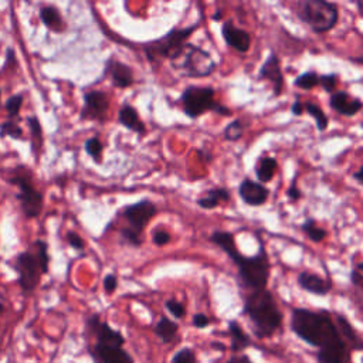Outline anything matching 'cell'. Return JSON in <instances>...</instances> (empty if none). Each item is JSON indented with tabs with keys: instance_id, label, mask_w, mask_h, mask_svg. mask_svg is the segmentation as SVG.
I'll return each instance as SVG.
<instances>
[{
	"instance_id": "6da1fadb",
	"label": "cell",
	"mask_w": 363,
	"mask_h": 363,
	"mask_svg": "<svg viewBox=\"0 0 363 363\" xmlns=\"http://www.w3.org/2000/svg\"><path fill=\"white\" fill-rule=\"evenodd\" d=\"M291 329L298 337L319 349V363H349V347L328 311L295 308L291 315Z\"/></svg>"
},
{
	"instance_id": "7a4b0ae2",
	"label": "cell",
	"mask_w": 363,
	"mask_h": 363,
	"mask_svg": "<svg viewBox=\"0 0 363 363\" xmlns=\"http://www.w3.org/2000/svg\"><path fill=\"white\" fill-rule=\"evenodd\" d=\"M208 240L221 248L233 264L237 267L240 284L251 291L265 289L269 279V258L265 251V247L258 240V251L254 255H244L238 251L234 234L230 231L216 230L210 234Z\"/></svg>"
},
{
	"instance_id": "3957f363",
	"label": "cell",
	"mask_w": 363,
	"mask_h": 363,
	"mask_svg": "<svg viewBox=\"0 0 363 363\" xmlns=\"http://www.w3.org/2000/svg\"><path fill=\"white\" fill-rule=\"evenodd\" d=\"M86 332L94 342L88 350L95 363H133L132 356L123 349V335L111 328L99 315H91L86 319Z\"/></svg>"
},
{
	"instance_id": "277c9868",
	"label": "cell",
	"mask_w": 363,
	"mask_h": 363,
	"mask_svg": "<svg viewBox=\"0 0 363 363\" xmlns=\"http://www.w3.org/2000/svg\"><path fill=\"white\" fill-rule=\"evenodd\" d=\"M242 311L252 323L254 333L258 337L272 336L282 325V312L267 288L247 294Z\"/></svg>"
},
{
	"instance_id": "5b68a950",
	"label": "cell",
	"mask_w": 363,
	"mask_h": 363,
	"mask_svg": "<svg viewBox=\"0 0 363 363\" xmlns=\"http://www.w3.org/2000/svg\"><path fill=\"white\" fill-rule=\"evenodd\" d=\"M296 17L313 33L323 34L330 31L339 21V9L326 0H302L295 7Z\"/></svg>"
},
{
	"instance_id": "8992f818",
	"label": "cell",
	"mask_w": 363,
	"mask_h": 363,
	"mask_svg": "<svg viewBox=\"0 0 363 363\" xmlns=\"http://www.w3.org/2000/svg\"><path fill=\"white\" fill-rule=\"evenodd\" d=\"M180 104L183 112L190 119H197L206 112L211 111L223 116H231L233 112L225 105L217 102L216 91L213 86L189 85L180 95Z\"/></svg>"
},
{
	"instance_id": "52a82bcc",
	"label": "cell",
	"mask_w": 363,
	"mask_h": 363,
	"mask_svg": "<svg viewBox=\"0 0 363 363\" xmlns=\"http://www.w3.org/2000/svg\"><path fill=\"white\" fill-rule=\"evenodd\" d=\"M199 23H194L187 27L182 28H172L160 38H156L153 41H149L143 45L146 58L150 62H156L159 60H174L183 50V47L187 44L189 37L193 34V31L197 28Z\"/></svg>"
},
{
	"instance_id": "ba28073f",
	"label": "cell",
	"mask_w": 363,
	"mask_h": 363,
	"mask_svg": "<svg viewBox=\"0 0 363 363\" xmlns=\"http://www.w3.org/2000/svg\"><path fill=\"white\" fill-rule=\"evenodd\" d=\"M173 68L187 78H204L214 72L216 62L210 52L194 44H186L182 52L170 61Z\"/></svg>"
},
{
	"instance_id": "9c48e42d",
	"label": "cell",
	"mask_w": 363,
	"mask_h": 363,
	"mask_svg": "<svg viewBox=\"0 0 363 363\" xmlns=\"http://www.w3.org/2000/svg\"><path fill=\"white\" fill-rule=\"evenodd\" d=\"M13 269L17 274V282L24 294H31L40 284V278L43 274L40 261L34 251H23L20 252L13 264Z\"/></svg>"
},
{
	"instance_id": "30bf717a",
	"label": "cell",
	"mask_w": 363,
	"mask_h": 363,
	"mask_svg": "<svg viewBox=\"0 0 363 363\" xmlns=\"http://www.w3.org/2000/svg\"><path fill=\"white\" fill-rule=\"evenodd\" d=\"M10 183L18 189L17 199L21 206V211L27 218H35L40 216L43 210L44 196L34 187L30 177L21 172H17L11 179Z\"/></svg>"
},
{
	"instance_id": "8fae6325",
	"label": "cell",
	"mask_w": 363,
	"mask_h": 363,
	"mask_svg": "<svg viewBox=\"0 0 363 363\" xmlns=\"http://www.w3.org/2000/svg\"><path fill=\"white\" fill-rule=\"evenodd\" d=\"M156 213H157L156 204L147 199H143L133 204L126 206L122 210V217L128 223L126 227L129 230L143 235L145 227L150 223V220L156 216Z\"/></svg>"
},
{
	"instance_id": "7c38bea8",
	"label": "cell",
	"mask_w": 363,
	"mask_h": 363,
	"mask_svg": "<svg viewBox=\"0 0 363 363\" xmlns=\"http://www.w3.org/2000/svg\"><path fill=\"white\" fill-rule=\"evenodd\" d=\"M109 108V101L102 91H88L84 95V105L79 112L82 121H102L106 116Z\"/></svg>"
},
{
	"instance_id": "4fadbf2b",
	"label": "cell",
	"mask_w": 363,
	"mask_h": 363,
	"mask_svg": "<svg viewBox=\"0 0 363 363\" xmlns=\"http://www.w3.org/2000/svg\"><path fill=\"white\" fill-rule=\"evenodd\" d=\"M258 79H265L271 82L272 85V92L274 96H279L284 89V74H282V67L281 61L277 54L271 52L267 60L262 62L258 71Z\"/></svg>"
},
{
	"instance_id": "5bb4252c",
	"label": "cell",
	"mask_w": 363,
	"mask_h": 363,
	"mask_svg": "<svg viewBox=\"0 0 363 363\" xmlns=\"http://www.w3.org/2000/svg\"><path fill=\"white\" fill-rule=\"evenodd\" d=\"M238 196L247 206L258 207L268 200L269 190L264 184L245 177L238 186Z\"/></svg>"
},
{
	"instance_id": "9a60e30c",
	"label": "cell",
	"mask_w": 363,
	"mask_h": 363,
	"mask_svg": "<svg viewBox=\"0 0 363 363\" xmlns=\"http://www.w3.org/2000/svg\"><path fill=\"white\" fill-rule=\"evenodd\" d=\"M221 35L228 47L235 50L237 52L245 54L251 45V37L248 31L237 27L233 21H224L221 26Z\"/></svg>"
},
{
	"instance_id": "2e32d148",
	"label": "cell",
	"mask_w": 363,
	"mask_h": 363,
	"mask_svg": "<svg viewBox=\"0 0 363 363\" xmlns=\"http://www.w3.org/2000/svg\"><path fill=\"white\" fill-rule=\"evenodd\" d=\"M329 106L340 115L354 116L363 109V102L359 98H353L346 91H335L329 96Z\"/></svg>"
},
{
	"instance_id": "e0dca14e",
	"label": "cell",
	"mask_w": 363,
	"mask_h": 363,
	"mask_svg": "<svg viewBox=\"0 0 363 363\" xmlns=\"http://www.w3.org/2000/svg\"><path fill=\"white\" fill-rule=\"evenodd\" d=\"M106 72L109 74L111 81L116 88H121V89L129 88L135 82L133 69L129 65L121 61H116L113 58H111L106 62Z\"/></svg>"
},
{
	"instance_id": "ac0fdd59",
	"label": "cell",
	"mask_w": 363,
	"mask_h": 363,
	"mask_svg": "<svg viewBox=\"0 0 363 363\" xmlns=\"http://www.w3.org/2000/svg\"><path fill=\"white\" fill-rule=\"evenodd\" d=\"M298 285L303 291L315 295H326L332 289L329 279L322 278L320 275L311 271H302L298 274Z\"/></svg>"
},
{
	"instance_id": "d6986e66",
	"label": "cell",
	"mask_w": 363,
	"mask_h": 363,
	"mask_svg": "<svg viewBox=\"0 0 363 363\" xmlns=\"http://www.w3.org/2000/svg\"><path fill=\"white\" fill-rule=\"evenodd\" d=\"M118 121L123 128H126L138 135H143L146 132V126H145L143 121L139 118L138 111L129 104H123L121 106V109L118 112Z\"/></svg>"
},
{
	"instance_id": "ffe728a7",
	"label": "cell",
	"mask_w": 363,
	"mask_h": 363,
	"mask_svg": "<svg viewBox=\"0 0 363 363\" xmlns=\"http://www.w3.org/2000/svg\"><path fill=\"white\" fill-rule=\"evenodd\" d=\"M254 169H255L254 172H255L257 182L264 184L274 179L277 169H278V162H277V159H274L271 156H261V157H258Z\"/></svg>"
},
{
	"instance_id": "44dd1931",
	"label": "cell",
	"mask_w": 363,
	"mask_h": 363,
	"mask_svg": "<svg viewBox=\"0 0 363 363\" xmlns=\"http://www.w3.org/2000/svg\"><path fill=\"white\" fill-rule=\"evenodd\" d=\"M230 200V191L224 187H216L206 191L204 196L197 199L199 207L204 210H213L220 206V203H227Z\"/></svg>"
},
{
	"instance_id": "7402d4cb",
	"label": "cell",
	"mask_w": 363,
	"mask_h": 363,
	"mask_svg": "<svg viewBox=\"0 0 363 363\" xmlns=\"http://www.w3.org/2000/svg\"><path fill=\"white\" fill-rule=\"evenodd\" d=\"M40 20L51 31H61L64 28L61 13L52 6H44L40 9Z\"/></svg>"
},
{
	"instance_id": "603a6c76",
	"label": "cell",
	"mask_w": 363,
	"mask_h": 363,
	"mask_svg": "<svg viewBox=\"0 0 363 363\" xmlns=\"http://www.w3.org/2000/svg\"><path fill=\"white\" fill-rule=\"evenodd\" d=\"M228 333L231 336V349L234 352L242 350L251 345L250 336L244 332V329L238 325L237 320L228 322Z\"/></svg>"
},
{
	"instance_id": "cb8c5ba5",
	"label": "cell",
	"mask_w": 363,
	"mask_h": 363,
	"mask_svg": "<svg viewBox=\"0 0 363 363\" xmlns=\"http://www.w3.org/2000/svg\"><path fill=\"white\" fill-rule=\"evenodd\" d=\"M177 329H179L177 323L173 322V320H170V319L166 318V316H162V318L156 322V325H155V328H153L156 336H157L162 342H164V343H170V342L176 337Z\"/></svg>"
},
{
	"instance_id": "d4e9b609",
	"label": "cell",
	"mask_w": 363,
	"mask_h": 363,
	"mask_svg": "<svg viewBox=\"0 0 363 363\" xmlns=\"http://www.w3.org/2000/svg\"><path fill=\"white\" fill-rule=\"evenodd\" d=\"M303 111H305L309 116H312V118L315 119L316 129H318L319 132H323V130L328 128L329 119H328L326 113L323 112V109H322L319 105H316V104H313V102H311V101L303 102Z\"/></svg>"
},
{
	"instance_id": "484cf974",
	"label": "cell",
	"mask_w": 363,
	"mask_h": 363,
	"mask_svg": "<svg viewBox=\"0 0 363 363\" xmlns=\"http://www.w3.org/2000/svg\"><path fill=\"white\" fill-rule=\"evenodd\" d=\"M301 231L313 242H320L328 235V231L325 228H320L313 218H306L301 224Z\"/></svg>"
},
{
	"instance_id": "4316f807",
	"label": "cell",
	"mask_w": 363,
	"mask_h": 363,
	"mask_svg": "<svg viewBox=\"0 0 363 363\" xmlns=\"http://www.w3.org/2000/svg\"><path fill=\"white\" fill-rule=\"evenodd\" d=\"M294 85L301 89H312L319 85V74L316 71H305L294 79Z\"/></svg>"
},
{
	"instance_id": "83f0119b",
	"label": "cell",
	"mask_w": 363,
	"mask_h": 363,
	"mask_svg": "<svg viewBox=\"0 0 363 363\" xmlns=\"http://www.w3.org/2000/svg\"><path fill=\"white\" fill-rule=\"evenodd\" d=\"M244 122L242 119H234L231 121L223 130V138L228 142H235V140H240L244 135Z\"/></svg>"
},
{
	"instance_id": "f1b7e54d",
	"label": "cell",
	"mask_w": 363,
	"mask_h": 363,
	"mask_svg": "<svg viewBox=\"0 0 363 363\" xmlns=\"http://www.w3.org/2000/svg\"><path fill=\"white\" fill-rule=\"evenodd\" d=\"M33 248H34V254L37 255V258H38V261H40L43 274H47V272H48V268H50L48 244H47L44 240H37V241H34Z\"/></svg>"
},
{
	"instance_id": "f546056e",
	"label": "cell",
	"mask_w": 363,
	"mask_h": 363,
	"mask_svg": "<svg viewBox=\"0 0 363 363\" xmlns=\"http://www.w3.org/2000/svg\"><path fill=\"white\" fill-rule=\"evenodd\" d=\"M6 136L16 140H23V129L20 128V125H17L16 121L10 119L0 125V138H6Z\"/></svg>"
},
{
	"instance_id": "4dcf8cb0",
	"label": "cell",
	"mask_w": 363,
	"mask_h": 363,
	"mask_svg": "<svg viewBox=\"0 0 363 363\" xmlns=\"http://www.w3.org/2000/svg\"><path fill=\"white\" fill-rule=\"evenodd\" d=\"M84 149L86 152L88 156L92 157L94 162L101 163V157H102V142L99 140V138H89L85 140L84 143Z\"/></svg>"
},
{
	"instance_id": "1f68e13d",
	"label": "cell",
	"mask_w": 363,
	"mask_h": 363,
	"mask_svg": "<svg viewBox=\"0 0 363 363\" xmlns=\"http://www.w3.org/2000/svg\"><path fill=\"white\" fill-rule=\"evenodd\" d=\"M21 105H23V95H21V94H14V95H11V96L6 101L4 109L7 111V115L10 116V119L14 121V118L18 116L20 109H21Z\"/></svg>"
},
{
	"instance_id": "d6a6232c",
	"label": "cell",
	"mask_w": 363,
	"mask_h": 363,
	"mask_svg": "<svg viewBox=\"0 0 363 363\" xmlns=\"http://www.w3.org/2000/svg\"><path fill=\"white\" fill-rule=\"evenodd\" d=\"M337 79L339 75L332 72V74H323L319 75V85L323 88V91H326L328 94H333L336 91V85H337Z\"/></svg>"
},
{
	"instance_id": "836d02e7",
	"label": "cell",
	"mask_w": 363,
	"mask_h": 363,
	"mask_svg": "<svg viewBox=\"0 0 363 363\" xmlns=\"http://www.w3.org/2000/svg\"><path fill=\"white\" fill-rule=\"evenodd\" d=\"M170 238H172V237H170V233H169L167 230L162 228V227L155 228L153 233H152V241H153V244L157 245V247H163V245L169 244V242H170Z\"/></svg>"
},
{
	"instance_id": "e575fe53",
	"label": "cell",
	"mask_w": 363,
	"mask_h": 363,
	"mask_svg": "<svg viewBox=\"0 0 363 363\" xmlns=\"http://www.w3.org/2000/svg\"><path fill=\"white\" fill-rule=\"evenodd\" d=\"M27 125H28L31 138L41 142L43 140V128H41V123H40L38 118L37 116H28L27 118Z\"/></svg>"
},
{
	"instance_id": "d590c367",
	"label": "cell",
	"mask_w": 363,
	"mask_h": 363,
	"mask_svg": "<svg viewBox=\"0 0 363 363\" xmlns=\"http://www.w3.org/2000/svg\"><path fill=\"white\" fill-rule=\"evenodd\" d=\"M172 363H196V354L191 349H182L172 357Z\"/></svg>"
},
{
	"instance_id": "8d00e7d4",
	"label": "cell",
	"mask_w": 363,
	"mask_h": 363,
	"mask_svg": "<svg viewBox=\"0 0 363 363\" xmlns=\"http://www.w3.org/2000/svg\"><path fill=\"white\" fill-rule=\"evenodd\" d=\"M164 306H166V309L174 316V318H183L184 316V313H186V309H184V306H183V303H180L179 301H176V299H167L166 302H164Z\"/></svg>"
},
{
	"instance_id": "74e56055",
	"label": "cell",
	"mask_w": 363,
	"mask_h": 363,
	"mask_svg": "<svg viewBox=\"0 0 363 363\" xmlns=\"http://www.w3.org/2000/svg\"><path fill=\"white\" fill-rule=\"evenodd\" d=\"M65 240L69 244V247H72L77 251H82L85 248V242H84L82 237L75 231H68L65 235Z\"/></svg>"
},
{
	"instance_id": "f35d334b",
	"label": "cell",
	"mask_w": 363,
	"mask_h": 363,
	"mask_svg": "<svg viewBox=\"0 0 363 363\" xmlns=\"http://www.w3.org/2000/svg\"><path fill=\"white\" fill-rule=\"evenodd\" d=\"M102 285H104V289H105L106 294L115 292L116 288H118V277H116L115 274H108V275H105Z\"/></svg>"
},
{
	"instance_id": "ab89813d",
	"label": "cell",
	"mask_w": 363,
	"mask_h": 363,
	"mask_svg": "<svg viewBox=\"0 0 363 363\" xmlns=\"http://www.w3.org/2000/svg\"><path fill=\"white\" fill-rule=\"evenodd\" d=\"M286 196H288V199H289L291 201H296V200H299V199L302 197V191H301V189L296 186L295 182H292V184H291L289 189L286 190Z\"/></svg>"
},
{
	"instance_id": "60d3db41",
	"label": "cell",
	"mask_w": 363,
	"mask_h": 363,
	"mask_svg": "<svg viewBox=\"0 0 363 363\" xmlns=\"http://www.w3.org/2000/svg\"><path fill=\"white\" fill-rule=\"evenodd\" d=\"M208 323H210V319H208V316L204 315V313H196V315L193 316V325H194L196 328H199V329H203V328L208 326Z\"/></svg>"
},
{
	"instance_id": "b9f144b4",
	"label": "cell",
	"mask_w": 363,
	"mask_h": 363,
	"mask_svg": "<svg viewBox=\"0 0 363 363\" xmlns=\"http://www.w3.org/2000/svg\"><path fill=\"white\" fill-rule=\"evenodd\" d=\"M303 102H301L298 98L294 101V104L291 105V113L294 115V116H301V115H303Z\"/></svg>"
},
{
	"instance_id": "7bdbcfd3",
	"label": "cell",
	"mask_w": 363,
	"mask_h": 363,
	"mask_svg": "<svg viewBox=\"0 0 363 363\" xmlns=\"http://www.w3.org/2000/svg\"><path fill=\"white\" fill-rule=\"evenodd\" d=\"M227 363H252V362L250 360L248 356L240 354V356H233Z\"/></svg>"
},
{
	"instance_id": "ee69618b",
	"label": "cell",
	"mask_w": 363,
	"mask_h": 363,
	"mask_svg": "<svg viewBox=\"0 0 363 363\" xmlns=\"http://www.w3.org/2000/svg\"><path fill=\"white\" fill-rule=\"evenodd\" d=\"M197 155H199V157L200 159H203L204 162H211L213 159V155L210 153V150H207V149H204V147H201V149H199V152H197Z\"/></svg>"
},
{
	"instance_id": "f6af8a7d",
	"label": "cell",
	"mask_w": 363,
	"mask_h": 363,
	"mask_svg": "<svg viewBox=\"0 0 363 363\" xmlns=\"http://www.w3.org/2000/svg\"><path fill=\"white\" fill-rule=\"evenodd\" d=\"M353 179L363 186V166H360L354 173H353Z\"/></svg>"
},
{
	"instance_id": "bcb514c9",
	"label": "cell",
	"mask_w": 363,
	"mask_h": 363,
	"mask_svg": "<svg viewBox=\"0 0 363 363\" xmlns=\"http://www.w3.org/2000/svg\"><path fill=\"white\" fill-rule=\"evenodd\" d=\"M349 60H350L352 62H356V64L363 65V54H360V55H357V57H349Z\"/></svg>"
},
{
	"instance_id": "7dc6e473",
	"label": "cell",
	"mask_w": 363,
	"mask_h": 363,
	"mask_svg": "<svg viewBox=\"0 0 363 363\" xmlns=\"http://www.w3.org/2000/svg\"><path fill=\"white\" fill-rule=\"evenodd\" d=\"M356 9H357V13L363 17V0L356 1Z\"/></svg>"
},
{
	"instance_id": "c3c4849f",
	"label": "cell",
	"mask_w": 363,
	"mask_h": 363,
	"mask_svg": "<svg viewBox=\"0 0 363 363\" xmlns=\"http://www.w3.org/2000/svg\"><path fill=\"white\" fill-rule=\"evenodd\" d=\"M221 17H223V13H221V10H216V13L211 16V18H213L214 21H218V20H221Z\"/></svg>"
},
{
	"instance_id": "681fc988",
	"label": "cell",
	"mask_w": 363,
	"mask_h": 363,
	"mask_svg": "<svg viewBox=\"0 0 363 363\" xmlns=\"http://www.w3.org/2000/svg\"><path fill=\"white\" fill-rule=\"evenodd\" d=\"M354 268L363 274V261H362V262H359V264H357Z\"/></svg>"
},
{
	"instance_id": "f907efd6",
	"label": "cell",
	"mask_w": 363,
	"mask_h": 363,
	"mask_svg": "<svg viewBox=\"0 0 363 363\" xmlns=\"http://www.w3.org/2000/svg\"><path fill=\"white\" fill-rule=\"evenodd\" d=\"M3 311H4V305L0 302V315L3 313Z\"/></svg>"
},
{
	"instance_id": "816d5d0a",
	"label": "cell",
	"mask_w": 363,
	"mask_h": 363,
	"mask_svg": "<svg viewBox=\"0 0 363 363\" xmlns=\"http://www.w3.org/2000/svg\"><path fill=\"white\" fill-rule=\"evenodd\" d=\"M0 105H1V89H0Z\"/></svg>"
}]
</instances>
